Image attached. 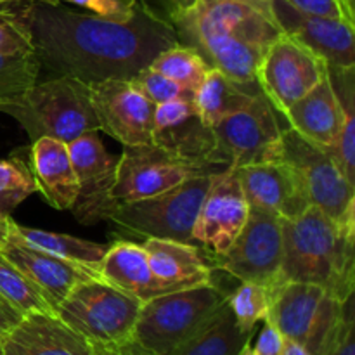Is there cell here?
I'll list each match as a JSON object with an SVG mask.
<instances>
[{"instance_id":"cell-38","label":"cell","mask_w":355,"mask_h":355,"mask_svg":"<svg viewBox=\"0 0 355 355\" xmlns=\"http://www.w3.org/2000/svg\"><path fill=\"white\" fill-rule=\"evenodd\" d=\"M354 297L343 302V319L333 338L331 345L328 347L324 355H355V336H354Z\"/></svg>"},{"instance_id":"cell-12","label":"cell","mask_w":355,"mask_h":355,"mask_svg":"<svg viewBox=\"0 0 355 355\" xmlns=\"http://www.w3.org/2000/svg\"><path fill=\"white\" fill-rule=\"evenodd\" d=\"M215 266L241 283H257L272 290L279 284L283 263V220L259 208H250L246 224Z\"/></svg>"},{"instance_id":"cell-45","label":"cell","mask_w":355,"mask_h":355,"mask_svg":"<svg viewBox=\"0 0 355 355\" xmlns=\"http://www.w3.org/2000/svg\"><path fill=\"white\" fill-rule=\"evenodd\" d=\"M7 232H9V218H0V248L6 243Z\"/></svg>"},{"instance_id":"cell-4","label":"cell","mask_w":355,"mask_h":355,"mask_svg":"<svg viewBox=\"0 0 355 355\" xmlns=\"http://www.w3.org/2000/svg\"><path fill=\"white\" fill-rule=\"evenodd\" d=\"M0 113L12 116L31 142L52 137L69 144L87 132H99L89 85L71 76L35 82L19 97L0 104Z\"/></svg>"},{"instance_id":"cell-25","label":"cell","mask_w":355,"mask_h":355,"mask_svg":"<svg viewBox=\"0 0 355 355\" xmlns=\"http://www.w3.org/2000/svg\"><path fill=\"white\" fill-rule=\"evenodd\" d=\"M99 276L142 304L168 293L153 274L146 250L135 243L118 241L111 245L99 267Z\"/></svg>"},{"instance_id":"cell-39","label":"cell","mask_w":355,"mask_h":355,"mask_svg":"<svg viewBox=\"0 0 355 355\" xmlns=\"http://www.w3.org/2000/svg\"><path fill=\"white\" fill-rule=\"evenodd\" d=\"M284 2L290 3L293 9L300 10L304 14L331 17V19H343L350 24H354L355 21L347 14L340 0H284Z\"/></svg>"},{"instance_id":"cell-3","label":"cell","mask_w":355,"mask_h":355,"mask_svg":"<svg viewBox=\"0 0 355 355\" xmlns=\"http://www.w3.org/2000/svg\"><path fill=\"white\" fill-rule=\"evenodd\" d=\"M324 288L338 302L354 297L355 232H345L311 205L297 218L283 220L281 283Z\"/></svg>"},{"instance_id":"cell-22","label":"cell","mask_w":355,"mask_h":355,"mask_svg":"<svg viewBox=\"0 0 355 355\" xmlns=\"http://www.w3.org/2000/svg\"><path fill=\"white\" fill-rule=\"evenodd\" d=\"M283 116L286 118L288 127L305 141L322 149L331 148L343 127V110L336 99L328 71L314 89L291 104Z\"/></svg>"},{"instance_id":"cell-41","label":"cell","mask_w":355,"mask_h":355,"mask_svg":"<svg viewBox=\"0 0 355 355\" xmlns=\"http://www.w3.org/2000/svg\"><path fill=\"white\" fill-rule=\"evenodd\" d=\"M94 355H155L146 350L141 343L135 342L134 338L121 343H92Z\"/></svg>"},{"instance_id":"cell-46","label":"cell","mask_w":355,"mask_h":355,"mask_svg":"<svg viewBox=\"0 0 355 355\" xmlns=\"http://www.w3.org/2000/svg\"><path fill=\"white\" fill-rule=\"evenodd\" d=\"M340 3H342L343 9L347 10V14L354 19V0H340Z\"/></svg>"},{"instance_id":"cell-16","label":"cell","mask_w":355,"mask_h":355,"mask_svg":"<svg viewBox=\"0 0 355 355\" xmlns=\"http://www.w3.org/2000/svg\"><path fill=\"white\" fill-rule=\"evenodd\" d=\"M248 214L250 205L243 193L238 170L227 168L215 173L194 222V241L214 257L222 255L241 232Z\"/></svg>"},{"instance_id":"cell-2","label":"cell","mask_w":355,"mask_h":355,"mask_svg":"<svg viewBox=\"0 0 355 355\" xmlns=\"http://www.w3.org/2000/svg\"><path fill=\"white\" fill-rule=\"evenodd\" d=\"M179 44L194 47L205 61L252 92H260L257 66L283 35L270 0H198L168 17Z\"/></svg>"},{"instance_id":"cell-29","label":"cell","mask_w":355,"mask_h":355,"mask_svg":"<svg viewBox=\"0 0 355 355\" xmlns=\"http://www.w3.org/2000/svg\"><path fill=\"white\" fill-rule=\"evenodd\" d=\"M9 229L21 239H24L30 245L37 248L45 250V252L58 255L61 259L71 260V262L85 266L89 269L99 272V267L103 263L104 255H106L110 246L99 245V243L87 241V239L75 238L68 234H58V232L42 231V229L24 227V225L16 224L9 218Z\"/></svg>"},{"instance_id":"cell-5","label":"cell","mask_w":355,"mask_h":355,"mask_svg":"<svg viewBox=\"0 0 355 355\" xmlns=\"http://www.w3.org/2000/svg\"><path fill=\"white\" fill-rule=\"evenodd\" d=\"M229 293L214 281L172 291L144 302L134 328V340L155 355H168L196 333Z\"/></svg>"},{"instance_id":"cell-9","label":"cell","mask_w":355,"mask_h":355,"mask_svg":"<svg viewBox=\"0 0 355 355\" xmlns=\"http://www.w3.org/2000/svg\"><path fill=\"white\" fill-rule=\"evenodd\" d=\"M277 159L297 172L311 205L328 215L342 231L355 232V186L326 149L305 141L288 127L281 134Z\"/></svg>"},{"instance_id":"cell-19","label":"cell","mask_w":355,"mask_h":355,"mask_svg":"<svg viewBox=\"0 0 355 355\" xmlns=\"http://www.w3.org/2000/svg\"><path fill=\"white\" fill-rule=\"evenodd\" d=\"M153 144L184 159L220 166L214 159V128L203 123L194 106V97L173 99L156 106Z\"/></svg>"},{"instance_id":"cell-34","label":"cell","mask_w":355,"mask_h":355,"mask_svg":"<svg viewBox=\"0 0 355 355\" xmlns=\"http://www.w3.org/2000/svg\"><path fill=\"white\" fill-rule=\"evenodd\" d=\"M37 55H0V104L19 97L40 75Z\"/></svg>"},{"instance_id":"cell-8","label":"cell","mask_w":355,"mask_h":355,"mask_svg":"<svg viewBox=\"0 0 355 355\" xmlns=\"http://www.w3.org/2000/svg\"><path fill=\"white\" fill-rule=\"evenodd\" d=\"M142 302L101 277L75 284L55 314L90 343H121L134 338Z\"/></svg>"},{"instance_id":"cell-15","label":"cell","mask_w":355,"mask_h":355,"mask_svg":"<svg viewBox=\"0 0 355 355\" xmlns=\"http://www.w3.org/2000/svg\"><path fill=\"white\" fill-rule=\"evenodd\" d=\"M99 130L123 146L153 144L156 104L139 92L130 80L89 83Z\"/></svg>"},{"instance_id":"cell-21","label":"cell","mask_w":355,"mask_h":355,"mask_svg":"<svg viewBox=\"0 0 355 355\" xmlns=\"http://www.w3.org/2000/svg\"><path fill=\"white\" fill-rule=\"evenodd\" d=\"M3 355H94V345L55 312H30L7 333Z\"/></svg>"},{"instance_id":"cell-11","label":"cell","mask_w":355,"mask_h":355,"mask_svg":"<svg viewBox=\"0 0 355 355\" xmlns=\"http://www.w3.org/2000/svg\"><path fill=\"white\" fill-rule=\"evenodd\" d=\"M224 170L227 168L184 159L156 144L123 146L111 194L118 205L132 203L163 193L193 177L215 175Z\"/></svg>"},{"instance_id":"cell-31","label":"cell","mask_w":355,"mask_h":355,"mask_svg":"<svg viewBox=\"0 0 355 355\" xmlns=\"http://www.w3.org/2000/svg\"><path fill=\"white\" fill-rule=\"evenodd\" d=\"M0 295L23 315L30 312H55L47 295L0 253Z\"/></svg>"},{"instance_id":"cell-18","label":"cell","mask_w":355,"mask_h":355,"mask_svg":"<svg viewBox=\"0 0 355 355\" xmlns=\"http://www.w3.org/2000/svg\"><path fill=\"white\" fill-rule=\"evenodd\" d=\"M238 175L250 208L291 220L311 207L297 172L288 163L279 159L255 163L238 168Z\"/></svg>"},{"instance_id":"cell-43","label":"cell","mask_w":355,"mask_h":355,"mask_svg":"<svg viewBox=\"0 0 355 355\" xmlns=\"http://www.w3.org/2000/svg\"><path fill=\"white\" fill-rule=\"evenodd\" d=\"M198 0H165L166 7H168V17L173 14L184 12V10L191 9Z\"/></svg>"},{"instance_id":"cell-47","label":"cell","mask_w":355,"mask_h":355,"mask_svg":"<svg viewBox=\"0 0 355 355\" xmlns=\"http://www.w3.org/2000/svg\"><path fill=\"white\" fill-rule=\"evenodd\" d=\"M6 338H7V333L0 331V355H3V349H6Z\"/></svg>"},{"instance_id":"cell-32","label":"cell","mask_w":355,"mask_h":355,"mask_svg":"<svg viewBox=\"0 0 355 355\" xmlns=\"http://www.w3.org/2000/svg\"><path fill=\"white\" fill-rule=\"evenodd\" d=\"M239 329L252 335L257 322L266 321L270 307V290L257 283H241L227 297Z\"/></svg>"},{"instance_id":"cell-1","label":"cell","mask_w":355,"mask_h":355,"mask_svg":"<svg viewBox=\"0 0 355 355\" xmlns=\"http://www.w3.org/2000/svg\"><path fill=\"white\" fill-rule=\"evenodd\" d=\"M2 6L14 10L30 30L40 69L87 85L134 78L159 52L179 44L170 19L148 3L127 21L49 0H9Z\"/></svg>"},{"instance_id":"cell-36","label":"cell","mask_w":355,"mask_h":355,"mask_svg":"<svg viewBox=\"0 0 355 355\" xmlns=\"http://www.w3.org/2000/svg\"><path fill=\"white\" fill-rule=\"evenodd\" d=\"M33 52V40L26 24L9 7L0 6V55H24Z\"/></svg>"},{"instance_id":"cell-27","label":"cell","mask_w":355,"mask_h":355,"mask_svg":"<svg viewBox=\"0 0 355 355\" xmlns=\"http://www.w3.org/2000/svg\"><path fill=\"white\" fill-rule=\"evenodd\" d=\"M259 92L245 89L224 71L211 66L194 92V106L208 128H214L227 114L241 110Z\"/></svg>"},{"instance_id":"cell-24","label":"cell","mask_w":355,"mask_h":355,"mask_svg":"<svg viewBox=\"0 0 355 355\" xmlns=\"http://www.w3.org/2000/svg\"><path fill=\"white\" fill-rule=\"evenodd\" d=\"M142 248L146 250L153 274L168 293L201 286L211 281L214 270L207 266L196 245L148 238Z\"/></svg>"},{"instance_id":"cell-6","label":"cell","mask_w":355,"mask_h":355,"mask_svg":"<svg viewBox=\"0 0 355 355\" xmlns=\"http://www.w3.org/2000/svg\"><path fill=\"white\" fill-rule=\"evenodd\" d=\"M343 319V304L324 288L309 283H281L270 290L269 321L283 338L293 340L311 355H324Z\"/></svg>"},{"instance_id":"cell-20","label":"cell","mask_w":355,"mask_h":355,"mask_svg":"<svg viewBox=\"0 0 355 355\" xmlns=\"http://www.w3.org/2000/svg\"><path fill=\"white\" fill-rule=\"evenodd\" d=\"M0 253L9 262H12L21 272L26 274L51 300L52 307H58L62 298L71 291L75 284L82 281L101 277L99 272L85 266L61 259L58 255L45 252L30 245L9 229L6 243L0 248Z\"/></svg>"},{"instance_id":"cell-35","label":"cell","mask_w":355,"mask_h":355,"mask_svg":"<svg viewBox=\"0 0 355 355\" xmlns=\"http://www.w3.org/2000/svg\"><path fill=\"white\" fill-rule=\"evenodd\" d=\"M130 82L139 92L144 94V96L148 97L151 103H155L156 106L165 104L173 99L194 97L193 92H187L186 89H182V87L179 85V83L170 80L168 76H165L163 73L156 71L151 66H146L144 69H141L134 78H130Z\"/></svg>"},{"instance_id":"cell-49","label":"cell","mask_w":355,"mask_h":355,"mask_svg":"<svg viewBox=\"0 0 355 355\" xmlns=\"http://www.w3.org/2000/svg\"><path fill=\"white\" fill-rule=\"evenodd\" d=\"M6 2H9V0H0V6H2V3H6Z\"/></svg>"},{"instance_id":"cell-7","label":"cell","mask_w":355,"mask_h":355,"mask_svg":"<svg viewBox=\"0 0 355 355\" xmlns=\"http://www.w3.org/2000/svg\"><path fill=\"white\" fill-rule=\"evenodd\" d=\"M211 180L214 175L193 177L155 196L118 205L110 220L128 234L196 245L194 222Z\"/></svg>"},{"instance_id":"cell-42","label":"cell","mask_w":355,"mask_h":355,"mask_svg":"<svg viewBox=\"0 0 355 355\" xmlns=\"http://www.w3.org/2000/svg\"><path fill=\"white\" fill-rule=\"evenodd\" d=\"M21 319H23V314L0 295V331L10 333L19 324Z\"/></svg>"},{"instance_id":"cell-30","label":"cell","mask_w":355,"mask_h":355,"mask_svg":"<svg viewBox=\"0 0 355 355\" xmlns=\"http://www.w3.org/2000/svg\"><path fill=\"white\" fill-rule=\"evenodd\" d=\"M149 66L193 94L211 68L196 49L184 44H175L159 52Z\"/></svg>"},{"instance_id":"cell-28","label":"cell","mask_w":355,"mask_h":355,"mask_svg":"<svg viewBox=\"0 0 355 355\" xmlns=\"http://www.w3.org/2000/svg\"><path fill=\"white\" fill-rule=\"evenodd\" d=\"M328 68L329 82L343 110V127L336 137L335 144L326 151L329 153L343 175L355 186V87L354 68Z\"/></svg>"},{"instance_id":"cell-14","label":"cell","mask_w":355,"mask_h":355,"mask_svg":"<svg viewBox=\"0 0 355 355\" xmlns=\"http://www.w3.org/2000/svg\"><path fill=\"white\" fill-rule=\"evenodd\" d=\"M73 168L78 180V196L71 211L83 225L110 220L118 207L113 200L116 180V156L110 155L101 142L97 132H87L68 144Z\"/></svg>"},{"instance_id":"cell-10","label":"cell","mask_w":355,"mask_h":355,"mask_svg":"<svg viewBox=\"0 0 355 355\" xmlns=\"http://www.w3.org/2000/svg\"><path fill=\"white\" fill-rule=\"evenodd\" d=\"M283 130L277 111L259 92L246 106L227 114L214 127L215 163L238 170L255 163L276 162Z\"/></svg>"},{"instance_id":"cell-44","label":"cell","mask_w":355,"mask_h":355,"mask_svg":"<svg viewBox=\"0 0 355 355\" xmlns=\"http://www.w3.org/2000/svg\"><path fill=\"white\" fill-rule=\"evenodd\" d=\"M281 355H311L302 345H298L293 340L283 338V349H281Z\"/></svg>"},{"instance_id":"cell-26","label":"cell","mask_w":355,"mask_h":355,"mask_svg":"<svg viewBox=\"0 0 355 355\" xmlns=\"http://www.w3.org/2000/svg\"><path fill=\"white\" fill-rule=\"evenodd\" d=\"M252 335L239 329L225 300L210 319L168 355H239Z\"/></svg>"},{"instance_id":"cell-33","label":"cell","mask_w":355,"mask_h":355,"mask_svg":"<svg viewBox=\"0 0 355 355\" xmlns=\"http://www.w3.org/2000/svg\"><path fill=\"white\" fill-rule=\"evenodd\" d=\"M35 191L33 175L23 159L0 162V218H9L17 205Z\"/></svg>"},{"instance_id":"cell-13","label":"cell","mask_w":355,"mask_h":355,"mask_svg":"<svg viewBox=\"0 0 355 355\" xmlns=\"http://www.w3.org/2000/svg\"><path fill=\"white\" fill-rule=\"evenodd\" d=\"M326 62L288 35H281L260 59L257 85L279 114L326 76Z\"/></svg>"},{"instance_id":"cell-17","label":"cell","mask_w":355,"mask_h":355,"mask_svg":"<svg viewBox=\"0 0 355 355\" xmlns=\"http://www.w3.org/2000/svg\"><path fill=\"white\" fill-rule=\"evenodd\" d=\"M270 7L281 31L314 52L326 66L354 68V24L343 19L304 14L284 0H270Z\"/></svg>"},{"instance_id":"cell-48","label":"cell","mask_w":355,"mask_h":355,"mask_svg":"<svg viewBox=\"0 0 355 355\" xmlns=\"http://www.w3.org/2000/svg\"><path fill=\"white\" fill-rule=\"evenodd\" d=\"M239 355H253V347L250 345V342L246 343L245 347L241 349V352H239Z\"/></svg>"},{"instance_id":"cell-37","label":"cell","mask_w":355,"mask_h":355,"mask_svg":"<svg viewBox=\"0 0 355 355\" xmlns=\"http://www.w3.org/2000/svg\"><path fill=\"white\" fill-rule=\"evenodd\" d=\"M49 2H68L83 7L99 16L111 17L116 21H127L134 17V14L146 6V0H49Z\"/></svg>"},{"instance_id":"cell-23","label":"cell","mask_w":355,"mask_h":355,"mask_svg":"<svg viewBox=\"0 0 355 355\" xmlns=\"http://www.w3.org/2000/svg\"><path fill=\"white\" fill-rule=\"evenodd\" d=\"M31 175L37 191L55 210H71L78 196V180L66 142L52 137L33 141Z\"/></svg>"},{"instance_id":"cell-40","label":"cell","mask_w":355,"mask_h":355,"mask_svg":"<svg viewBox=\"0 0 355 355\" xmlns=\"http://www.w3.org/2000/svg\"><path fill=\"white\" fill-rule=\"evenodd\" d=\"M262 331L257 338L255 347H253V355H281L283 349V336L279 335L276 328L269 321H263Z\"/></svg>"}]
</instances>
